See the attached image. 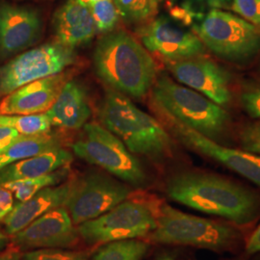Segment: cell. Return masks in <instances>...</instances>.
Here are the masks:
<instances>
[{"mask_svg":"<svg viewBox=\"0 0 260 260\" xmlns=\"http://www.w3.org/2000/svg\"><path fill=\"white\" fill-rule=\"evenodd\" d=\"M65 206L48 211L13 235L20 250L70 249L79 241V233Z\"/></svg>","mask_w":260,"mask_h":260,"instance_id":"cell-14","label":"cell"},{"mask_svg":"<svg viewBox=\"0 0 260 260\" xmlns=\"http://www.w3.org/2000/svg\"><path fill=\"white\" fill-rule=\"evenodd\" d=\"M150 91L155 111L209 139H220L230 127L231 117L222 106L168 75L157 76Z\"/></svg>","mask_w":260,"mask_h":260,"instance_id":"cell-4","label":"cell"},{"mask_svg":"<svg viewBox=\"0 0 260 260\" xmlns=\"http://www.w3.org/2000/svg\"><path fill=\"white\" fill-rule=\"evenodd\" d=\"M126 23L145 24L154 19L160 0H113Z\"/></svg>","mask_w":260,"mask_h":260,"instance_id":"cell-24","label":"cell"},{"mask_svg":"<svg viewBox=\"0 0 260 260\" xmlns=\"http://www.w3.org/2000/svg\"><path fill=\"white\" fill-rule=\"evenodd\" d=\"M70 174V168L64 167L57 170L53 173L45 175L42 177H33V178H25L11 181L5 183L2 186L10 190L19 203L24 202L30 199L32 196L37 194L39 191L49 187L55 186L63 182Z\"/></svg>","mask_w":260,"mask_h":260,"instance_id":"cell-22","label":"cell"},{"mask_svg":"<svg viewBox=\"0 0 260 260\" xmlns=\"http://www.w3.org/2000/svg\"><path fill=\"white\" fill-rule=\"evenodd\" d=\"M60 147L62 145L59 137L48 132L38 135H19L0 153V169Z\"/></svg>","mask_w":260,"mask_h":260,"instance_id":"cell-21","label":"cell"},{"mask_svg":"<svg viewBox=\"0 0 260 260\" xmlns=\"http://www.w3.org/2000/svg\"><path fill=\"white\" fill-rule=\"evenodd\" d=\"M165 62L168 71L178 83L204 94L222 107L232 103L231 75L212 60L197 56Z\"/></svg>","mask_w":260,"mask_h":260,"instance_id":"cell-12","label":"cell"},{"mask_svg":"<svg viewBox=\"0 0 260 260\" xmlns=\"http://www.w3.org/2000/svg\"><path fill=\"white\" fill-rule=\"evenodd\" d=\"M21 260H88V254L67 249H38L22 254Z\"/></svg>","mask_w":260,"mask_h":260,"instance_id":"cell-27","label":"cell"},{"mask_svg":"<svg viewBox=\"0 0 260 260\" xmlns=\"http://www.w3.org/2000/svg\"><path fill=\"white\" fill-rule=\"evenodd\" d=\"M73 159V154L69 150L60 147L12 163L0 169V185L19 179L48 175L61 168L69 167Z\"/></svg>","mask_w":260,"mask_h":260,"instance_id":"cell-20","label":"cell"},{"mask_svg":"<svg viewBox=\"0 0 260 260\" xmlns=\"http://www.w3.org/2000/svg\"><path fill=\"white\" fill-rule=\"evenodd\" d=\"M239 140L244 150L260 155V123L245 124L239 131Z\"/></svg>","mask_w":260,"mask_h":260,"instance_id":"cell-29","label":"cell"},{"mask_svg":"<svg viewBox=\"0 0 260 260\" xmlns=\"http://www.w3.org/2000/svg\"><path fill=\"white\" fill-rule=\"evenodd\" d=\"M158 115L172 134L188 149L219 162L260 187V155L223 147L166 115L160 113Z\"/></svg>","mask_w":260,"mask_h":260,"instance_id":"cell-11","label":"cell"},{"mask_svg":"<svg viewBox=\"0 0 260 260\" xmlns=\"http://www.w3.org/2000/svg\"><path fill=\"white\" fill-rule=\"evenodd\" d=\"M158 260H169V257L168 256H164V257H161V258H159Z\"/></svg>","mask_w":260,"mask_h":260,"instance_id":"cell-37","label":"cell"},{"mask_svg":"<svg viewBox=\"0 0 260 260\" xmlns=\"http://www.w3.org/2000/svg\"><path fill=\"white\" fill-rule=\"evenodd\" d=\"M93 68L110 89L141 99L157 78V66L149 51L129 33L118 30L101 38L93 50Z\"/></svg>","mask_w":260,"mask_h":260,"instance_id":"cell-2","label":"cell"},{"mask_svg":"<svg viewBox=\"0 0 260 260\" xmlns=\"http://www.w3.org/2000/svg\"><path fill=\"white\" fill-rule=\"evenodd\" d=\"M202 1H204L212 8H217V9L226 7L232 2V0H202Z\"/></svg>","mask_w":260,"mask_h":260,"instance_id":"cell-35","label":"cell"},{"mask_svg":"<svg viewBox=\"0 0 260 260\" xmlns=\"http://www.w3.org/2000/svg\"><path fill=\"white\" fill-rule=\"evenodd\" d=\"M15 207V200L13 193L0 185V221H3Z\"/></svg>","mask_w":260,"mask_h":260,"instance_id":"cell-31","label":"cell"},{"mask_svg":"<svg viewBox=\"0 0 260 260\" xmlns=\"http://www.w3.org/2000/svg\"><path fill=\"white\" fill-rule=\"evenodd\" d=\"M46 114L52 125L66 129L83 128L91 117V109L83 86L70 79Z\"/></svg>","mask_w":260,"mask_h":260,"instance_id":"cell-19","label":"cell"},{"mask_svg":"<svg viewBox=\"0 0 260 260\" xmlns=\"http://www.w3.org/2000/svg\"><path fill=\"white\" fill-rule=\"evenodd\" d=\"M193 29L206 48L225 61L243 64L260 52V28L232 13L213 8Z\"/></svg>","mask_w":260,"mask_h":260,"instance_id":"cell-6","label":"cell"},{"mask_svg":"<svg viewBox=\"0 0 260 260\" xmlns=\"http://www.w3.org/2000/svg\"><path fill=\"white\" fill-rule=\"evenodd\" d=\"M96 30L102 33H108L119 21V12L113 0H99L89 5Z\"/></svg>","mask_w":260,"mask_h":260,"instance_id":"cell-26","label":"cell"},{"mask_svg":"<svg viewBox=\"0 0 260 260\" xmlns=\"http://www.w3.org/2000/svg\"><path fill=\"white\" fill-rule=\"evenodd\" d=\"M256 260H260V257H258V258H257Z\"/></svg>","mask_w":260,"mask_h":260,"instance_id":"cell-38","label":"cell"},{"mask_svg":"<svg viewBox=\"0 0 260 260\" xmlns=\"http://www.w3.org/2000/svg\"><path fill=\"white\" fill-rule=\"evenodd\" d=\"M75 48L55 40L21 52L0 69V96L39 79L60 74L75 64Z\"/></svg>","mask_w":260,"mask_h":260,"instance_id":"cell-9","label":"cell"},{"mask_svg":"<svg viewBox=\"0 0 260 260\" xmlns=\"http://www.w3.org/2000/svg\"><path fill=\"white\" fill-rule=\"evenodd\" d=\"M99 116L103 126L121 140L133 154L157 162L172 155L174 142L167 130L124 94L107 91Z\"/></svg>","mask_w":260,"mask_h":260,"instance_id":"cell-3","label":"cell"},{"mask_svg":"<svg viewBox=\"0 0 260 260\" xmlns=\"http://www.w3.org/2000/svg\"><path fill=\"white\" fill-rule=\"evenodd\" d=\"M240 101L246 113L251 118L260 121V89L244 92Z\"/></svg>","mask_w":260,"mask_h":260,"instance_id":"cell-30","label":"cell"},{"mask_svg":"<svg viewBox=\"0 0 260 260\" xmlns=\"http://www.w3.org/2000/svg\"><path fill=\"white\" fill-rule=\"evenodd\" d=\"M0 125L13 127L20 135H38L49 132L52 126L46 113L32 115H0Z\"/></svg>","mask_w":260,"mask_h":260,"instance_id":"cell-25","label":"cell"},{"mask_svg":"<svg viewBox=\"0 0 260 260\" xmlns=\"http://www.w3.org/2000/svg\"><path fill=\"white\" fill-rule=\"evenodd\" d=\"M6 242H7V237H6L5 233H3L0 231V250L5 246Z\"/></svg>","mask_w":260,"mask_h":260,"instance_id":"cell-36","label":"cell"},{"mask_svg":"<svg viewBox=\"0 0 260 260\" xmlns=\"http://www.w3.org/2000/svg\"><path fill=\"white\" fill-rule=\"evenodd\" d=\"M54 40L67 47H80L93 40L96 26L90 7L81 0H68L52 20Z\"/></svg>","mask_w":260,"mask_h":260,"instance_id":"cell-17","label":"cell"},{"mask_svg":"<svg viewBox=\"0 0 260 260\" xmlns=\"http://www.w3.org/2000/svg\"><path fill=\"white\" fill-rule=\"evenodd\" d=\"M21 258L22 254L20 249L15 245L10 246L9 248L0 253V260H21Z\"/></svg>","mask_w":260,"mask_h":260,"instance_id":"cell-34","label":"cell"},{"mask_svg":"<svg viewBox=\"0 0 260 260\" xmlns=\"http://www.w3.org/2000/svg\"><path fill=\"white\" fill-rule=\"evenodd\" d=\"M71 180H68L58 185L49 186L15 205L12 212L3 220L6 233L13 236L44 214L64 206L71 190Z\"/></svg>","mask_w":260,"mask_h":260,"instance_id":"cell-18","label":"cell"},{"mask_svg":"<svg viewBox=\"0 0 260 260\" xmlns=\"http://www.w3.org/2000/svg\"><path fill=\"white\" fill-rule=\"evenodd\" d=\"M166 192L178 204L222 217L238 225L250 224L260 214L259 196L213 174L179 173L169 179Z\"/></svg>","mask_w":260,"mask_h":260,"instance_id":"cell-1","label":"cell"},{"mask_svg":"<svg viewBox=\"0 0 260 260\" xmlns=\"http://www.w3.org/2000/svg\"><path fill=\"white\" fill-rule=\"evenodd\" d=\"M148 242L137 239H125L104 244L92 260H142L148 253Z\"/></svg>","mask_w":260,"mask_h":260,"instance_id":"cell-23","label":"cell"},{"mask_svg":"<svg viewBox=\"0 0 260 260\" xmlns=\"http://www.w3.org/2000/svg\"><path fill=\"white\" fill-rule=\"evenodd\" d=\"M246 251L248 254H254L260 252V223L247 242Z\"/></svg>","mask_w":260,"mask_h":260,"instance_id":"cell-33","label":"cell"},{"mask_svg":"<svg viewBox=\"0 0 260 260\" xmlns=\"http://www.w3.org/2000/svg\"><path fill=\"white\" fill-rule=\"evenodd\" d=\"M149 242L181 245L224 251L236 248L241 234L225 223L184 213L171 205H161L156 215V228L148 235Z\"/></svg>","mask_w":260,"mask_h":260,"instance_id":"cell-5","label":"cell"},{"mask_svg":"<svg viewBox=\"0 0 260 260\" xmlns=\"http://www.w3.org/2000/svg\"><path fill=\"white\" fill-rule=\"evenodd\" d=\"M43 24L37 11L3 2L0 4V59L23 52L42 36Z\"/></svg>","mask_w":260,"mask_h":260,"instance_id":"cell-15","label":"cell"},{"mask_svg":"<svg viewBox=\"0 0 260 260\" xmlns=\"http://www.w3.org/2000/svg\"><path fill=\"white\" fill-rule=\"evenodd\" d=\"M19 132L13 127L0 125V153L4 151L10 144L19 137Z\"/></svg>","mask_w":260,"mask_h":260,"instance_id":"cell-32","label":"cell"},{"mask_svg":"<svg viewBox=\"0 0 260 260\" xmlns=\"http://www.w3.org/2000/svg\"><path fill=\"white\" fill-rule=\"evenodd\" d=\"M69 80L70 75L62 72L20 87L3 98L0 103V115L46 113Z\"/></svg>","mask_w":260,"mask_h":260,"instance_id":"cell-16","label":"cell"},{"mask_svg":"<svg viewBox=\"0 0 260 260\" xmlns=\"http://www.w3.org/2000/svg\"><path fill=\"white\" fill-rule=\"evenodd\" d=\"M231 9L242 19L260 28V0H232Z\"/></svg>","mask_w":260,"mask_h":260,"instance_id":"cell-28","label":"cell"},{"mask_svg":"<svg viewBox=\"0 0 260 260\" xmlns=\"http://www.w3.org/2000/svg\"><path fill=\"white\" fill-rule=\"evenodd\" d=\"M156 228V215L148 204L125 200L109 211L77 225L81 239L98 245L148 236Z\"/></svg>","mask_w":260,"mask_h":260,"instance_id":"cell-8","label":"cell"},{"mask_svg":"<svg viewBox=\"0 0 260 260\" xmlns=\"http://www.w3.org/2000/svg\"><path fill=\"white\" fill-rule=\"evenodd\" d=\"M71 182L64 206L75 225L102 216L131 195L129 186L98 171L85 173Z\"/></svg>","mask_w":260,"mask_h":260,"instance_id":"cell-10","label":"cell"},{"mask_svg":"<svg viewBox=\"0 0 260 260\" xmlns=\"http://www.w3.org/2000/svg\"><path fill=\"white\" fill-rule=\"evenodd\" d=\"M137 36L145 48L165 61H178L204 56L206 47L195 33L174 25L160 17L142 24Z\"/></svg>","mask_w":260,"mask_h":260,"instance_id":"cell-13","label":"cell"},{"mask_svg":"<svg viewBox=\"0 0 260 260\" xmlns=\"http://www.w3.org/2000/svg\"><path fill=\"white\" fill-rule=\"evenodd\" d=\"M77 157L101 167L113 177L141 188L148 177L139 160L111 131L99 122H87L82 136L73 145Z\"/></svg>","mask_w":260,"mask_h":260,"instance_id":"cell-7","label":"cell"}]
</instances>
